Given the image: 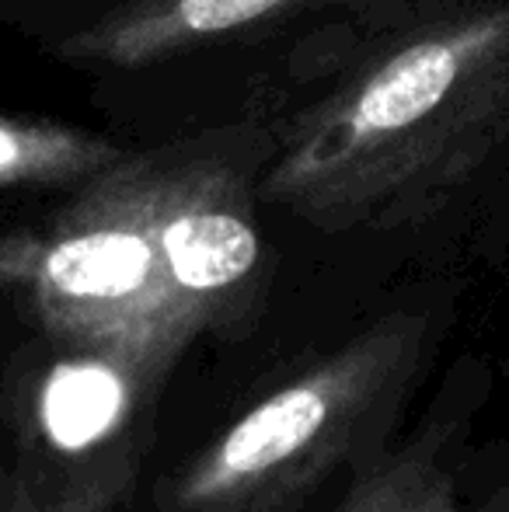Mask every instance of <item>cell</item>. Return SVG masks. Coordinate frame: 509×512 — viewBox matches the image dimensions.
<instances>
[{"label":"cell","mask_w":509,"mask_h":512,"mask_svg":"<svg viewBox=\"0 0 509 512\" xmlns=\"http://www.w3.org/2000/svg\"><path fill=\"white\" fill-rule=\"evenodd\" d=\"M506 129L509 4L450 7L307 108L262 189L321 223L391 220L468 182Z\"/></svg>","instance_id":"obj_1"},{"label":"cell","mask_w":509,"mask_h":512,"mask_svg":"<svg viewBox=\"0 0 509 512\" xmlns=\"http://www.w3.org/2000/svg\"><path fill=\"white\" fill-rule=\"evenodd\" d=\"M123 411V380L102 363H67L42 394V422L67 450L95 443Z\"/></svg>","instance_id":"obj_7"},{"label":"cell","mask_w":509,"mask_h":512,"mask_svg":"<svg viewBox=\"0 0 509 512\" xmlns=\"http://www.w3.org/2000/svg\"><path fill=\"white\" fill-rule=\"evenodd\" d=\"M126 154L119 143L63 122L0 115V189L88 182Z\"/></svg>","instance_id":"obj_5"},{"label":"cell","mask_w":509,"mask_h":512,"mask_svg":"<svg viewBox=\"0 0 509 512\" xmlns=\"http://www.w3.org/2000/svg\"><path fill=\"white\" fill-rule=\"evenodd\" d=\"M325 0H119L60 46L70 63L147 67Z\"/></svg>","instance_id":"obj_4"},{"label":"cell","mask_w":509,"mask_h":512,"mask_svg":"<svg viewBox=\"0 0 509 512\" xmlns=\"http://www.w3.org/2000/svg\"><path fill=\"white\" fill-rule=\"evenodd\" d=\"M164 154H126L84 182L77 203L49 230L0 251L11 279L81 328H143L185 314L157 241Z\"/></svg>","instance_id":"obj_2"},{"label":"cell","mask_w":509,"mask_h":512,"mask_svg":"<svg viewBox=\"0 0 509 512\" xmlns=\"http://www.w3.org/2000/svg\"><path fill=\"white\" fill-rule=\"evenodd\" d=\"M157 241L185 314L255 272L262 241L241 175L220 154H164Z\"/></svg>","instance_id":"obj_3"},{"label":"cell","mask_w":509,"mask_h":512,"mask_svg":"<svg viewBox=\"0 0 509 512\" xmlns=\"http://www.w3.org/2000/svg\"><path fill=\"white\" fill-rule=\"evenodd\" d=\"M325 418L328 398L321 387H286L227 432L217 453V471L227 478H258L276 471L311 446Z\"/></svg>","instance_id":"obj_6"}]
</instances>
